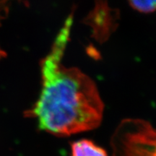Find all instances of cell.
<instances>
[{
    "label": "cell",
    "instance_id": "6da1fadb",
    "mask_svg": "<svg viewBox=\"0 0 156 156\" xmlns=\"http://www.w3.org/2000/svg\"><path fill=\"white\" fill-rule=\"evenodd\" d=\"M73 14L74 11L65 20L49 52L41 61L40 95L27 114L36 120L41 130L58 136L97 128L104 108L95 82L78 68L62 64Z\"/></svg>",
    "mask_w": 156,
    "mask_h": 156
},
{
    "label": "cell",
    "instance_id": "7a4b0ae2",
    "mask_svg": "<svg viewBox=\"0 0 156 156\" xmlns=\"http://www.w3.org/2000/svg\"><path fill=\"white\" fill-rule=\"evenodd\" d=\"M118 19V11L110 8L105 2H97L84 22L92 28L93 38L97 41L103 43L116 30Z\"/></svg>",
    "mask_w": 156,
    "mask_h": 156
},
{
    "label": "cell",
    "instance_id": "5b68a950",
    "mask_svg": "<svg viewBox=\"0 0 156 156\" xmlns=\"http://www.w3.org/2000/svg\"><path fill=\"white\" fill-rule=\"evenodd\" d=\"M5 52L2 51H1V49H0V57H1L2 56H5Z\"/></svg>",
    "mask_w": 156,
    "mask_h": 156
},
{
    "label": "cell",
    "instance_id": "277c9868",
    "mask_svg": "<svg viewBox=\"0 0 156 156\" xmlns=\"http://www.w3.org/2000/svg\"><path fill=\"white\" fill-rule=\"evenodd\" d=\"M130 7L141 13H151L156 11V0L151 1H129Z\"/></svg>",
    "mask_w": 156,
    "mask_h": 156
},
{
    "label": "cell",
    "instance_id": "3957f363",
    "mask_svg": "<svg viewBox=\"0 0 156 156\" xmlns=\"http://www.w3.org/2000/svg\"><path fill=\"white\" fill-rule=\"evenodd\" d=\"M72 156H108L106 151L89 140H80L71 145Z\"/></svg>",
    "mask_w": 156,
    "mask_h": 156
}]
</instances>
